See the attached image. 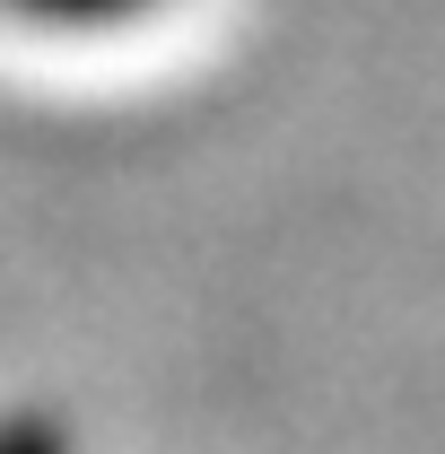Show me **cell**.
Segmentation results:
<instances>
[{"instance_id": "6da1fadb", "label": "cell", "mask_w": 445, "mask_h": 454, "mask_svg": "<svg viewBox=\"0 0 445 454\" xmlns=\"http://www.w3.org/2000/svg\"><path fill=\"white\" fill-rule=\"evenodd\" d=\"M175 0H0V27L18 35H61V44H97V35H131Z\"/></svg>"}, {"instance_id": "7a4b0ae2", "label": "cell", "mask_w": 445, "mask_h": 454, "mask_svg": "<svg viewBox=\"0 0 445 454\" xmlns=\"http://www.w3.org/2000/svg\"><path fill=\"white\" fill-rule=\"evenodd\" d=\"M0 454H70L53 437V419H0Z\"/></svg>"}]
</instances>
